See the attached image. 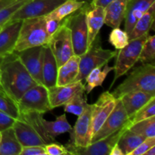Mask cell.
Instances as JSON below:
<instances>
[{
  "mask_svg": "<svg viewBox=\"0 0 155 155\" xmlns=\"http://www.w3.org/2000/svg\"><path fill=\"white\" fill-rule=\"evenodd\" d=\"M0 86L16 102L26 91L38 84L15 51L0 58Z\"/></svg>",
  "mask_w": 155,
  "mask_h": 155,
  "instance_id": "cell-1",
  "label": "cell"
},
{
  "mask_svg": "<svg viewBox=\"0 0 155 155\" xmlns=\"http://www.w3.org/2000/svg\"><path fill=\"white\" fill-rule=\"evenodd\" d=\"M42 117L43 114L37 112H20L12 129L22 147L45 146L55 142V139L51 137L45 130Z\"/></svg>",
  "mask_w": 155,
  "mask_h": 155,
  "instance_id": "cell-2",
  "label": "cell"
},
{
  "mask_svg": "<svg viewBox=\"0 0 155 155\" xmlns=\"http://www.w3.org/2000/svg\"><path fill=\"white\" fill-rule=\"evenodd\" d=\"M135 91L155 94L154 64H142L135 68L111 93L117 99H120L125 94Z\"/></svg>",
  "mask_w": 155,
  "mask_h": 155,
  "instance_id": "cell-3",
  "label": "cell"
},
{
  "mask_svg": "<svg viewBox=\"0 0 155 155\" xmlns=\"http://www.w3.org/2000/svg\"><path fill=\"white\" fill-rule=\"evenodd\" d=\"M45 16L22 20L15 51L45 45L50 39L45 27Z\"/></svg>",
  "mask_w": 155,
  "mask_h": 155,
  "instance_id": "cell-4",
  "label": "cell"
},
{
  "mask_svg": "<svg viewBox=\"0 0 155 155\" xmlns=\"http://www.w3.org/2000/svg\"><path fill=\"white\" fill-rule=\"evenodd\" d=\"M88 3L64 18L65 24L71 30L74 52L81 56L88 50V29L86 24V9Z\"/></svg>",
  "mask_w": 155,
  "mask_h": 155,
  "instance_id": "cell-5",
  "label": "cell"
},
{
  "mask_svg": "<svg viewBox=\"0 0 155 155\" xmlns=\"http://www.w3.org/2000/svg\"><path fill=\"white\" fill-rule=\"evenodd\" d=\"M117 54V51L103 48L100 44L99 37L97 36L86 52L80 56V71L76 82L83 81L91 71L94 68L103 67L106 64H108L112 58L116 57Z\"/></svg>",
  "mask_w": 155,
  "mask_h": 155,
  "instance_id": "cell-6",
  "label": "cell"
},
{
  "mask_svg": "<svg viewBox=\"0 0 155 155\" xmlns=\"http://www.w3.org/2000/svg\"><path fill=\"white\" fill-rule=\"evenodd\" d=\"M148 35L146 34L137 39L130 40L129 43L119 50L117 54V60L114 66V78L110 86V89L114 84L115 81L123 75L127 74L135 64L139 61V55L142 46L146 41Z\"/></svg>",
  "mask_w": 155,
  "mask_h": 155,
  "instance_id": "cell-7",
  "label": "cell"
},
{
  "mask_svg": "<svg viewBox=\"0 0 155 155\" xmlns=\"http://www.w3.org/2000/svg\"><path fill=\"white\" fill-rule=\"evenodd\" d=\"M17 103L20 112L33 111L44 114L52 110L48 89L42 84H36L30 88Z\"/></svg>",
  "mask_w": 155,
  "mask_h": 155,
  "instance_id": "cell-8",
  "label": "cell"
},
{
  "mask_svg": "<svg viewBox=\"0 0 155 155\" xmlns=\"http://www.w3.org/2000/svg\"><path fill=\"white\" fill-rule=\"evenodd\" d=\"M130 122L120 130L107 137L91 143L87 147H78L68 142L64 145L69 154L74 155H110V152L115 144L117 143L124 132L129 128Z\"/></svg>",
  "mask_w": 155,
  "mask_h": 155,
  "instance_id": "cell-9",
  "label": "cell"
},
{
  "mask_svg": "<svg viewBox=\"0 0 155 155\" xmlns=\"http://www.w3.org/2000/svg\"><path fill=\"white\" fill-rule=\"evenodd\" d=\"M47 45L54 54L58 67L74 55L71 30L65 24V22L54 34L50 36Z\"/></svg>",
  "mask_w": 155,
  "mask_h": 155,
  "instance_id": "cell-10",
  "label": "cell"
},
{
  "mask_svg": "<svg viewBox=\"0 0 155 155\" xmlns=\"http://www.w3.org/2000/svg\"><path fill=\"white\" fill-rule=\"evenodd\" d=\"M65 0H29L13 15L9 21L46 16Z\"/></svg>",
  "mask_w": 155,
  "mask_h": 155,
  "instance_id": "cell-11",
  "label": "cell"
},
{
  "mask_svg": "<svg viewBox=\"0 0 155 155\" xmlns=\"http://www.w3.org/2000/svg\"><path fill=\"white\" fill-rule=\"evenodd\" d=\"M113 94L109 91L101 93L95 104H92V138L106 120L117 103Z\"/></svg>",
  "mask_w": 155,
  "mask_h": 155,
  "instance_id": "cell-12",
  "label": "cell"
},
{
  "mask_svg": "<svg viewBox=\"0 0 155 155\" xmlns=\"http://www.w3.org/2000/svg\"><path fill=\"white\" fill-rule=\"evenodd\" d=\"M129 122H130L129 117L123 105L122 101L120 99H118L117 103L110 114L104 121L101 128L92 136L91 143H93L96 141L110 136L117 130H120L129 124Z\"/></svg>",
  "mask_w": 155,
  "mask_h": 155,
  "instance_id": "cell-13",
  "label": "cell"
},
{
  "mask_svg": "<svg viewBox=\"0 0 155 155\" xmlns=\"http://www.w3.org/2000/svg\"><path fill=\"white\" fill-rule=\"evenodd\" d=\"M44 45L26 48L20 51H15L25 67L32 78L38 83L43 85L42 82V61Z\"/></svg>",
  "mask_w": 155,
  "mask_h": 155,
  "instance_id": "cell-14",
  "label": "cell"
},
{
  "mask_svg": "<svg viewBox=\"0 0 155 155\" xmlns=\"http://www.w3.org/2000/svg\"><path fill=\"white\" fill-rule=\"evenodd\" d=\"M92 104H87L83 113L78 116L71 134V142L78 147H87L91 144L92 139Z\"/></svg>",
  "mask_w": 155,
  "mask_h": 155,
  "instance_id": "cell-15",
  "label": "cell"
},
{
  "mask_svg": "<svg viewBox=\"0 0 155 155\" xmlns=\"http://www.w3.org/2000/svg\"><path fill=\"white\" fill-rule=\"evenodd\" d=\"M85 90L83 81H77L64 86H54L48 89L50 105L51 109L61 107L71 98Z\"/></svg>",
  "mask_w": 155,
  "mask_h": 155,
  "instance_id": "cell-16",
  "label": "cell"
},
{
  "mask_svg": "<svg viewBox=\"0 0 155 155\" xmlns=\"http://www.w3.org/2000/svg\"><path fill=\"white\" fill-rule=\"evenodd\" d=\"M22 20L8 21L0 30V58L15 51Z\"/></svg>",
  "mask_w": 155,
  "mask_h": 155,
  "instance_id": "cell-17",
  "label": "cell"
},
{
  "mask_svg": "<svg viewBox=\"0 0 155 155\" xmlns=\"http://www.w3.org/2000/svg\"><path fill=\"white\" fill-rule=\"evenodd\" d=\"M86 15L89 48L98 36L100 30L104 24V8L89 4Z\"/></svg>",
  "mask_w": 155,
  "mask_h": 155,
  "instance_id": "cell-18",
  "label": "cell"
},
{
  "mask_svg": "<svg viewBox=\"0 0 155 155\" xmlns=\"http://www.w3.org/2000/svg\"><path fill=\"white\" fill-rule=\"evenodd\" d=\"M155 3V0H129L127 6L125 20V31L130 33L138 20Z\"/></svg>",
  "mask_w": 155,
  "mask_h": 155,
  "instance_id": "cell-19",
  "label": "cell"
},
{
  "mask_svg": "<svg viewBox=\"0 0 155 155\" xmlns=\"http://www.w3.org/2000/svg\"><path fill=\"white\" fill-rule=\"evenodd\" d=\"M58 71V66L57 61L48 45L46 44L43 47L42 82L43 85L47 89H50L56 86Z\"/></svg>",
  "mask_w": 155,
  "mask_h": 155,
  "instance_id": "cell-20",
  "label": "cell"
},
{
  "mask_svg": "<svg viewBox=\"0 0 155 155\" xmlns=\"http://www.w3.org/2000/svg\"><path fill=\"white\" fill-rule=\"evenodd\" d=\"M153 98H155V94L143 91H135L125 94L120 99L122 101L130 119L138 110L143 107Z\"/></svg>",
  "mask_w": 155,
  "mask_h": 155,
  "instance_id": "cell-21",
  "label": "cell"
},
{
  "mask_svg": "<svg viewBox=\"0 0 155 155\" xmlns=\"http://www.w3.org/2000/svg\"><path fill=\"white\" fill-rule=\"evenodd\" d=\"M129 0H114L104 7V24L111 28L120 27L124 21Z\"/></svg>",
  "mask_w": 155,
  "mask_h": 155,
  "instance_id": "cell-22",
  "label": "cell"
},
{
  "mask_svg": "<svg viewBox=\"0 0 155 155\" xmlns=\"http://www.w3.org/2000/svg\"><path fill=\"white\" fill-rule=\"evenodd\" d=\"M80 56L74 54L66 62L58 67L57 86H64L76 82L80 71Z\"/></svg>",
  "mask_w": 155,
  "mask_h": 155,
  "instance_id": "cell-23",
  "label": "cell"
},
{
  "mask_svg": "<svg viewBox=\"0 0 155 155\" xmlns=\"http://www.w3.org/2000/svg\"><path fill=\"white\" fill-rule=\"evenodd\" d=\"M155 4V3H154ZM153 4L148 10L139 18L133 27V30L128 34L129 40L137 39L144 35L148 34L150 30L154 25L155 5Z\"/></svg>",
  "mask_w": 155,
  "mask_h": 155,
  "instance_id": "cell-24",
  "label": "cell"
},
{
  "mask_svg": "<svg viewBox=\"0 0 155 155\" xmlns=\"http://www.w3.org/2000/svg\"><path fill=\"white\" fill-rule=\"evenodd\" d=\"M0 155H20L22 145L18 141L12 128L4 130L1 133Z\"/></svg>",
  "mask_w": 155,
  "mask_h": 155,
  "instance_id": "cell-25",
  "label": "cell"
},
{
  "mask_svg": "<svg viewBox=\"0 0 155 155\" xmlns=\"http://www.w3.org/2000/svg\"><path fill=\"white\" fill-rule=\"evenodd\" d=\"M114 70V66L110 67L107 64L103 67L94 68L90 71L85 78L86 84L85 85V91L86 94H89L98 86H102L104 80L107 78L109 73Z\"/></svg>",
  "mask_w": 155,
  "mask_h": 155,
  "instance_id": "cell-26",
  "label": "cell"
},
{
  "mask_svg": "<svg viewBox=\"0 0 155 155\" xmlns=\"http://www.w3.org/2000/svg\"><path fill=\"white\" fill-rule=\"evenodd\" d=\"M42 122L48 134L54 139L63 133H70L73 129L71 124L68 123L65 114L56 117L54 121H48L42 117Z\"/></svg>",
  "mask_w": 155,
  "mask_h": 155,
  "instance_id": "cell-27",
  "label": "cell"
},
{
  "mask_svg": "<svg viewBox=\"0 0 155 155\" xmlns=\"http://www.w3.org/2000/svg\"><path fill=\"white\" fill-rule=\"evenodd\" d=\"M145 139V137L127 128L120 137L117 145L124 155H130V153L136 149Z\"/></svg>",
  "mask_w": 155,
  "mask_h": 155,
  "instance_id": "cell-28",
  "label": "cell"
},
{
  "mask_svg": "<svg viewBox=\"0 0 155 155\" xmlns=\"http://www.w3.org/2000/svg\"><path fill=\"white\" fill-rule=\"evenodd\" d=\"M85 4H86V2H78L77 0H65L63 3L59 5L52 12L47 15L45 16V18H47V19L54 18V19L63 20L68 15H71L74 12L83 7Z\"/></svg>",
  "mask_w": 155,
  "mask_h": 155,
  "instance_id": "cell-29",
  "label": "cell"
},
{
  "mask_svg": "<svg viewBox=\"0 0 155 155\" xmlns=\"http://www.w3.org/2000/svg\"><path fill=\"white\" fill-rule=\"evenodd\" d=\"M87 104L86 91L83 90L74 95L64 104V110L78 117L83 113Z\"/></svg>",
  "mask_w": 155,
  "mask_h": 155,
  "instance_id": "cell-30",
  "label": "cell"
},
{
  "mask_svg": "<svg viewBox=\"0 0 155 155\" xmlns=\"http://www.w3.org/2000/svg\"><path fill=\"white\" fill-rule=\"evenodd\" d=\"M128 129L145 138L155 137V117L132 124Z\"/></svg>",
  "mask_w": 155,
  "mask_h": 155,
  "instance_id": "cell-31",
  "label": "cell"
},
{
  "mask_svg": "<svg viewBox=\"0 0 155 155\" xmlns=\"http://www.w3.org/2000/svg\"><path fill=\"white\" fill-rule=\"evenodd\" d=\"M0 111L10 115L12 117L17 118L20 115L18 103L11 98L0 86Z\"/></svg>",
  "mask_w": 155,
  "mask_h": 155,
  "instance_id": "cell-32",
  "label": "cell"
},
{
  "mask_svg": "<svg viewBox=\"0 0 155 155\" xmlns=\"http://www.w3.org/2000/svg\"><path fill=\"white\" fill-rule=\"evenodd\" d=\"M155 60V36L148 35L146 41L142 46L139 61L142 64H154Z\"/></svg>",
  "mask_w": 155,
  "mask_h": 155,
  "instance_id": "cell-33",
  "label": "cell"
},
{
  "mask_svg": "<svg viewBox=\"0 0 155 155\" xmlns=\"http://www.w3.org/2000/svg\"><path fill=\"white\" fill-rule=\"evenodd\" d=\"M152 117H155V98H151L143 107L138 110L136 114L129 120H130V125H132Z\"/></svg>",
  "mask_w": 155,
  "mask_h": 155,
  "instance_id": "cell-34",
  "label": "cell"
},
{
  "mask_svg": "<svg viewBox=\"0 0 155 155\" xmlns=\"http://www.w3.org/2000/svg\"><path fill=\"white\" fill-rule=\"evenodd\" d=\"M128 33L125 30H122L120 27L113 28L109 36V42L117 50H120L129 43Z\"/></svg>",
  "mask_w": 155,
  "mask_h": 155,
  "instance_id": "cell-35",
  "label": "cell"
},
{
  "mask_svg": "<svg viewBox=\"0 0 155 155\" xmlns=\"http://www.w3.org/2000/svg\"><path fill=\"white\" fill-rule=\"evenodd\" d=\"M28 1L29 0H15L11 4L0 9V26L2 27L8 22L14 14Z\"/></svg>",
  "mask_w": 155,
  "mask_h": 155,
  "instance_id": "cell-36",
  "label": "cell"
},
{
  "mask_svg": "<svg viewBox=\"0 0 155 155\" xmlns=\"http://www.w3.org/2000/svg\"><path fill=\"white\" fill-rule=\"evenodd\" d=\"M155 146V137L145 138L142 143L133 150L130 155H144L145 152L152 147Z\"/></svg>",
  "mask_w": 155,
  "mask_h": 155,
  "instance_id": "cell-37",
  "label": "cell"
},
{
  "mask_svg": "<svg viewBox=\"0 0 155 155\" xmlns=\"http://www.w3.org/2000/svg\"><path fill=\"white\" fill-rule=\"evenodd\" d=\"M45 154L47 155H64L69 154V152L64 145H61L60 144L54 142L45 145Z\"/></svg>",
  "mask_w": 155,
  "mask_h": 155,
  "instance_id": "cell-38",
  "label": "cell"
},
{
  "mask_svg": "<svg viewBox=\"0 0 155 155\" xmlns=\"http://www.w3.org/2000/svg\"><path fill=\"white\" fill-rule=\"evenodd\" d=\"M46 19V22H45V27H46V31L49 36L54 34L64 24V19L63 20H58V19H54V18H51V19Z\"/></svg>",
  "mask_w": 155,
  "mask_h": 155,
  "instance_id": "cell-39",
  "label": "cell"
},
{
  "mask_svg": "<svg viewBox=\"0 0 155 155\" xmlns=\"http://www.w3.org/2000/svg\"><path fill=\"white\" fill-rule=\"evenodd\" d=\"M16 119L4 112L0 111V133L9 128H12Z\"/></svg>",
  "mask_w": 155,
  "mask_h": 155,
  "instance_id": "cell-40",
  "label": "cell"
},
{
  "mask_svg": "<svg viewBox=\"0 0 155 155\" xmlns=\"http://www.w3.org/2000/svg\"><path fill=\"white\" fill-rule=\"evenodd\" d=\"M20 155H46L45 146H26L22 147V150Z\"/></svg>",
  "mask_w": 155,
  "mask_h": 155,
  "instance_id": "cell-41",
  "label": "cell"
},
{
  "mask_svg": "<svg viewBox=\"0 0 155 155\" xmlns=\"http://www.w3.org/2000/svg\"><path fill=\"white\" fill-rule=\"evenodd\" d=\"M112 1H114V0H95V1L92 2L91 4L94 5L101 6V7L104 8L106 7L109 3L111 2Z\"/></svg>",
  "mask_w": 155,
  "mask_h": 155,
  "instance_id": "cell-42",
  "label": "cell"
},
{
  "mask_svg": "<svg viewBox=\"0 0 155 155\" xmlns=\"http://www.w3.org/2000/svg\"><path fill=\"white\" fill-rule=\"evenodd\" d=\"M110 155H124L121 149L120 148V147L118 146L117 143L115 144L114 146L112 148L111 151H110Z\"/></svg>",
  "mask_w": 155,
  "mask_h": 155,
  "instance_id": "cell-43",
  "label": "cell"
},
{
  "mask_svg": "<svg viewBox=\"0 0 155 155\" xmlns=\"http://www.w3.org/2000/svg\"><path fill=\"white\" fill-rule=\"evenodd\" d=\"M14 1H11V0H0V9H2V8L5 7L8 5L11 4L12 2H13Z\"/></svg>",
  "mask_w": 155,
  "mask_h": 155,
  "instance_id": "cell-44",
  "label": "cell"
},
{
  "mask_svg": "<svg viewBox=\"0 0 155 155\" xmlns=\"http://www.w3.org/2000/svg\"><path fill=\"white\" fill-rule=\"evenodd\" d=\"M144 155H155V146L152 147L150 149H148L146 152L144 154Z\"/></svg>",
  "mask_w": 155,
  "mask_h": 155,
  "instance_id": "cell-45",
  "label": "cell"
},
{
  "mask_svg": "<svg viewBox=\"0 0 155 155\" xmlns=\"http://www.w3.org/2000/svg\"><path fill=\"white\" fill-rule=\"evenodd\" d=\"M78 2H83L88 3V4H91L92 2V0H77Z\"/></svg>",
  "mask_w": 155,
  "mask_h": 155,
  "instance_id": "cell-46",
  "label": "cell"
},
{
  "mask_svg": "<svg viewBox=\"0 0 155 155\" xmlns=\"http://www.w3.org/2000/svg\"><path fill=\"white\" fill-rule=\"evenodd\" d=\"M1 138H2V135H1V133H0V142H1Z\"/></svg>",
  "mask_w": 155,
  "mask_h": 155,
  "instance_id": "cell-47",
  "label": "cell"
},
{
  "mask_svg": "<svg viewBox=\"0 0 155 155\" xmlns=\"http://www.w3.org/2000/svg\"><path fill=\"white\" fill-rule=\"evenodd\" d=\"M0 85H1V75H0Z\"/></svg>",
  "mask_w": 155,
  "mask_h": 155,
  "instance_id": "cell-48",
  "label": "cell"
},
{
  "mask_svg": "<svg viewBox=\"0 0 155 155\" xmlns=\"http://www.w3.org/2000/svg\"><path fill=\"white\" fill-rule=\"evenodd\" d=\"M2 27H1V26H0V30H1V29H2Z\"/></svg>",
  "mask_w": 155,
  "mask_h": 155,
  "instance_id": "cell-49",
  "label": "cell"
},
{
  "mask_svg": "<svg viewBox=\"0 0 155 155\" xmlns=\"http://www.w3.org/2000/svg\"><path fill=\"white\" fill-rule=\"evenodd\" d=\"M94 1H95V0H92V2H94Z\"/></svg>",
  "mask_w": 155,
  "mask_h": 155,
  "instance_id": "cell-50",
  "label": "cell"
},
{
  "mask_svg": "<svg viewBox=\"0 0 155 155\" xmlns=\"http://www.w3.org/2000/svg\"><path fill=\"white\" fill-rule=\"evenodd\" d=\"M11 1H15V0H11Z\"/></svg>",
  "mask_w": 155,
  "mask_h": 155,
  "instance_id": "cell-51",
  "label": "cell"
}]
</instances>
